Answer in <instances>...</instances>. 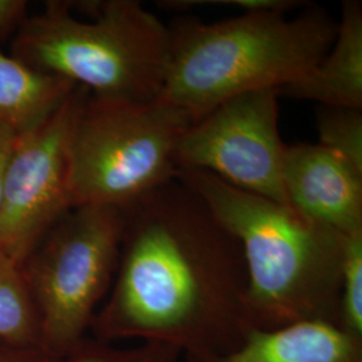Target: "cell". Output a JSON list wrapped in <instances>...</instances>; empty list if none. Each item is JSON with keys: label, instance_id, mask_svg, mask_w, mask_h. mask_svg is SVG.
<instances>
[{"label": "cell", "instance_id": "cell-15", "mask_svg": "<svg viewBox=\"0 0 362 362\" xmlns=\"http://www.w3.org/2000/svg\"><path fill=\"white\" fill-rule=\"evenodd\" d=\"M337 324L362 339V233L346 236Z\"/></svg>", "mask_w": 362, "mask_h": 362}, {"label": "cell", "instance_id": "cell-12", "mask_svg": "<svg viewBox=\"0 0 362 362\" xmlns=\"http://www.w3.org/2000/svg\"><path fill=\"white\" fill-rule=\"evenodd\" d=\"M76 88L0 50V128L15 136L33 129L65 104Z\"/></svg>", "mask_w": 362, "mask_h": 362}, {"label": "cell", "instance_id": "cell-5", "mask_svg": "<svg viewBox=\"0 0 362 362\" xmlns=\"http://www.w3.org/2000/svg\"><path fill=\"white\" fill-rule=\"evenodd\" d=\"M194 117L153 101L132 104L88 93L70 141L73 207H132L175 180L176 153Z\"/></svg>", "mask_w": 362, "mask_h": 362}, {"label": "cell", "instance_id": "cell-20", "mask_svg": "<svg viewBox=\"0 0 362 362\" xmlns=\"http://www.w3.org/2000/svg\"><path fill=\"white\" fill-rule=\"evenodd\" d=\"M15 137L16 136L13 132L0 128V208H1V191H3V173H4L7 158L11 152Z\"/></svg>", "mask_w": 362, "mask_h": 362}, {"label": "cell", "instance_id": "cell-4", "mask_svg": "<svg viewBox=\"0 0 362 362\" xmlns=\"http://www.w3.org/2000/svg\"><path fill=\"white\" fill-rule=\"evenodd\" d=\"M11 55L95 98L149 104L167 77L168 26L137 0H52L27 18Z\"/></svg>", "mask_w": 362, "mask_h": 362}, {"label": "cell", "instance_id": "cell-3", "mask_svg": "<svg viewBox=\"0 0 362 362\" xmlns=\"http://www.w3.org/2000/svg\"><path fill=\"white\" fill-rule=\"evenodd\" d=\"M288 13H243L216 23L194 16L172 21L168 70L157 101L196 121L233 95L279 90L303 77L334 43L338 21L315 4Z\"/></svg>", "mask_w": 362, "mask_h": 362}, {"label": "cell", "instance_id": "cell-17", "mask_svg": "<svg viewBox=\"0 0 362 362\" xmlns=\"http://www.w3.org/2000/svg\"><path fill=\"white\" fill-rule=\"evenodd\" d=\"M164 8L170 10H185L192 6H227L243 10V13H266V11H281L291 13L294 8L302 7V1L296 0H172L163 1Z\"/></svg>", "mask_w": 362, "mask_h": 362}, {"label": "cell", "instance_id": "cell-7", "mask_svg": "<svg viewBox=\"0 0 362 362\" xmlns=\"http://www.w3.org/2000/svg\"><path fill=\"white\" fill-rule=\"evenodd\" d=\"M88 93L77 86L52 116L15 137L3 173L0 254L19 264L73 208L70 141Z\"/></svg>", "mask_w": 362, "mask_h": 362}, {"label": "cell", "instance_id": "cell-19", "mask_svg": "<svg viewBox=\"0 0 362 362\" xmlns=\"http://www.w3.org/2000/svg\"><path fill=\"white\" fill-rule=\"evenodd\" d=\"M40 348H18L0 344V362H58Z\"/></svg>", "mask_w": 362, "mask_h": 362}, {"label": "cell", "instance_id": "cell-16", "mask_svg": "<svg viewBox=\"0 0 362 362\" xmlns=\"http://www.w3.org/2000/svg\"><path fill=\"white\" fill-rule=\"evenodd\" d=\"M181 357L180 350L165 344L140 342L136 346L119 348L86 337L58 362H179Z\"/></svg>", "mask_w": 362, "mask_h": 362}, {"label": "cell", "instance_id": "cell-14", "mask_svg": "<svg viewBox=\"0 0 362 362\" xmlns=\"http://www.w3.org/2000/svg\"><path fill=\"white\" fill-rule=\"evenodd\" d=\"M315 122L318 144L362 172V110L318 105Z\"/></svg>", "mask_w": 362, "mask_h": 362}, {"label": "cell", "instance_id": "cell-6", "mask_svg": "<svg viewBox=\"0 0 362 362\" xmlns=\"http://www.w3.org/2000/svg\"><path fill=\"white\" fill-rule=\"evenodd\" d=\"M125 215L73 207L23 260L40 325V349L62 358L86 338L116 276Z\"/></svg>", "mask_w": 362, "mask_h": 362}, {"label": "cell", "instance_id": "cell-18", "mask_svg": "<svg viewBox=\"0 0 362 362\" xmlns=\"http://www.w3.org/2000/svg\"><path fill=\"white\" fill-rule=\"evenodd\" d=\"M28 16L26 0H0V45L11 42Z\"/></svg>", "mask_w": 362, "mask_h": 362}, {"label": "cell", "instance_id": "cell-1", "mask_svg": "<svg viewBox=\"0 0 362 362\" xmlns=\"http://www.w3.org/2000/svg\"><path fill=\"white\" fill-rule=\"evenodd\" d=\"M116 276L91 337L165 344L185 356L236 349L252 329L240 245L175 179L124 209Z\"/></svg>", "mask_w": 362, "mask_h": 362}, {"label": "cell", "instance_id": "cell-10", "mask_svg": "<svg viewBox=\"0 0 362 362\" xmlns=\"http://www.w3.org/2000/svg\"><path fill=\"white\" fill-rule=\"evenodd\" d=\"M187 362H362V339L329 321H302L248 333L233 351Z\"/></svg>", "mask_w": 362, "mask_h": 362}, {"label": "cell", "instance_id": "cell-11", "mask_svg": "<svg viewBox=\"0 0 362 362\" xmlns=\"http://www.w3.org/2000/svg\"><path fill=\"white\" fill-rule=\"evenodd\" d=\"M279 95L324 106L362 110V3H342L336 39L308 74L279 89Z\"/></svg>", "mask_w": 362, "mask_h": 362}, {"label": "cell", "instance_id": "cell-9", "mask_svg": "<svg viewBox=\"0 0 362 362\" xmlns=\"http://www.w3.org/2000/svg\"><path fill=\"white\" fill-rule=\"evenodd\" d=\"M288 206L342 235L362 233V172L320 144L286 145Z\"/></svg>", "mask_w": 362, "mask_h": 362}, {"label": "cell", "instance_id": "cell-13", "mask_svg": "<svg viewBox=\"0 0 362 362\" xmlns=\"http://www.w3.org/2000/svg\"><path fill=\"white\" fill-rule=\"evenodd\" d=\"M0 344L40 348V325L22 266L0 254Z\"/></svg>", "mask_w": 362, "mask_h": 362}, {"label": "cell", "instance_id": "cell-2", "mask_svg": "<svg viewBox=\"0 0 362 362\" xmlns=\"http://www.w3.org/2000/svg\"><path fill=\"white\" fill-rule=\"evenodd\" d=\"M175 179L199 194L240 245L252 329L337 324L346 235L203 170L177 169Z\"/></svg>", "mask_w": 362, "mask_h": 362}, {"label": "cell", "instance_id": "cell-8", "mask_svg": "<svg viewBox=\"0 0 362 362\" xmlns=\"http://www.w3.org/2000/svg\"><path fill=\"white\" fill-rule=\"evenodd\" d=\"M279 90L246 91L216 105L182 136L177 169H197L242 191L288 206L282 182Z\"/></svg>", "mask_w": 362, "mask_h": 362}]
</instances>
